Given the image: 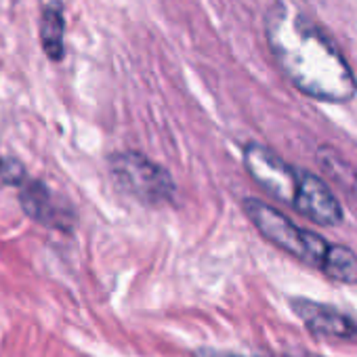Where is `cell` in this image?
Wrapping results in <instances>:
<instances>
[{"label": "cell", "mask_w": 357, "mask_h": 357, "mask_svg": "<svg viewBox=\"0 0 357 357\" xmlns=\"http://www.w3.org/2000/svg\"><path fill=\"white\" fill-rule=\"evenodd\" d=\"M63 13L61 7L57 3L49 5L43 13V22H40V38H43V47L47 51V55L51 59H61L63 57Z\"/></svg>", "instance_id": "9"}, {"label": "cell", "mask_w": 357, "mask_h": 357, "mask_svg": "<svg viewBox=\"0 0 357 357\" xmlns=\"http://www.w3.org/2000/svg\"><path fill=\"white\" fill-rule=\"evenodd\" d=\"M244 164H246L248 174L269 196H273L275 200L284 204H292L301 168L290 166L278 153H273L271 149L259 143H250L244 149Z\"/></svg>", "instance_id": "4"}, {"label": "cell", "mask_w": 357, "mask_h": 357, "mask_svg": "<svg viewBox=\"0 0 357 357\" xmlns=\"http://www.w3.org/2000/svg\"><path fill=\"white\" fill-rule=\"evenodd\" d=\"M269 49L288 80L307 97L347 103L357 93V80L336 49L309 17L288 3L271 5L265 17Z\"/></svg>", "instance_id": "1"}, {"label": "cell", "mask_w": 357, "mask_h": 357, "mask_svg": "<svg viewBox=\"0 0 357 357\" xmlns=\"http://www.w3.org/2000/svg\"><path fill=\"white\" fill-rule=\"evenodd\" d=\"M0 181L20 188L26 181L24 166L17 160H0Z\"/></svg>", "instance_id": "11"}, {"label": "cell", "mask_w": 357, "mask_h": 357, "mask_svg": "<svg viewBox=\"0 0 357 357\" xmlns=\"http://www.w3.org/2000/svg\"><path fill=\"white\" fill-rule=\"evenodd\" d=\"M298 215L317 225H338L342 221V206L332 190L313 172L301 170L298 185L290 204Z\"/></svg>", "instance_id": "5"}, {"label": "cell", "mask_w": 357, "mask_h": 357, "mask_svg": "<svg viewBox=\"0 0 357 357\" xmlns=\"http://www.w3.org/2000/svg\"><path fill=\"white\" fill-rule=\"evenodd\" d=\"M109 172L122 192L145 204L168 202L174 192L170 174L162 166L135 151L116 153L109 160Z\"/></svg>", "instance_id": "3"}, {"label": "cell", "mask_w": 357, "mask_h": 357, "mask_svg": "<svg viewBox=\"0 0 357 357\" xmlns=\"http://www.w3.org/2000/svg\"><path fill=\"white\" fill-rule=\"evenodd\" d=\"M319 162H321V166L326 168V172L334 178V181H336L338 185H342V190H355L353 183L357 181V174H355L353 168H349V166L336 155V151L321 147V151H319Z\"/></svg>", "instance_id": "10"}, {"label": "cell", "mask_w": 357, "mask_h": 357, "mask_svg": "<svg viewBox=\"0 0 357 357\" xmlns=\"http://www.w3.org/2000/svg\"><path fill=\"white\" fill-rule=\"evenodd\" d=\"M202 357H240V355H231V353H204Z\"/></svg>", "instance_id": "12"}, {"label": "cell", "mask_w": 357, "mask_h": 357, "mask_svg": "<svg viewBox=\"0 0 357 357\" xmlns=\"http://www.w3.org/2000/svg\"><path fill=\"white\" fill-rule=\"evenodd\" d=\"M244 213L248 215L252 225L261 231V236L267 238L271 244H275L284 252L292 255L294 259L311 267L317 269L321 267L330 246L321 236L294 225L286 215L255 198L244 200Z\"/></svg>", "instance_id": "2"}, {"label": "cell", "mask_w": 357, "mask_h": 357, "mask_svg": "<svg viewBox=\"0 0 357 357\" xmlns=\"http://www.w3.org/2000/svg\"><path fill=\"white\" fill-rule=\"evenodd\" d=\"M20 200L24 211L38 223L49 227H70L72 215L66 204H57L55 196L40 181H26L20 185Z\"/></svg>", "instance_id": "7"}, {"label": "cell", "mask_w": 357, "mask_h": 357, "mask_svg": "<svg viewBox=\"0 0 357 357\" xmlns=\"http://www.w3.org/2000/svg\"><path fill=\"white\" fill-rule=\"evenodd\" d=\"M292 309L315 334L342 340H357V319L336 307L296 298L292 301Z\"/></svg>", "instance_id": "6"}, {"label": "cell", "mask_w": 357, "mask_h": 357, "mask_svg": "<svg viewBox=\"0 0 357 357\" xmlns=\"http://www.w3.org/2000/svg\"><path fill=\"white\" fill-rule=\"evenodd\" d=\"M319 269L336 282L357 284V255L347 246L330 244Z\"/></svg>", "instance_id": "8"}]
</instances>
